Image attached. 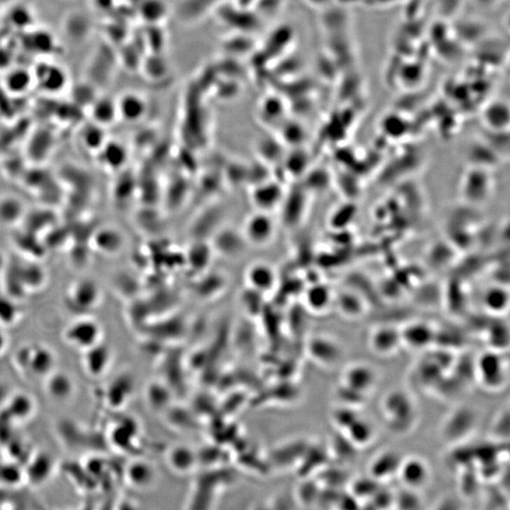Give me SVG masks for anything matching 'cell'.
<instances>
[{"instance_id":"ba28073f","label":"cell","mask_w":510,"mask_h":510,"mask_svg":"<svg viewBox=\"0 0 510 510\" xmlns=\"http://www.w3.org/2000/svg\"><path fill=\"white\" fill-rule=\"evenodd\" d=\"M101 326L90 318L73 321L64 331V339L76 349L87 350L101 343Z\"/></svg>"},{"instance_id":"2e32d148","label":"cell","mask_w":510,"mask_h":510,"mask_svg":"<svg viewBox=\"0 0 510 510\" xmlns=\"http://www.w3.org/2000/svg\"><path fill=\"white\" fill-rule=\"evenodd\" d=\"M101 290L91 281H80L70 288L69 301L79 311H90L101 302Z\"/></svg>"},{"instance_id":"4dcf8cb0","label":"cell","mask_w":510,"mask_h":510,"mask_svg":"<svg viewBox=\"0 0 510 510\" xmlns=\"http://www.w3.org/2000/svg\"><path fill=\"white\" fill-rule=\"evenodd\" d=\"M380 484L376 480L368 476L366 479H357L350 484V495L359 502H369L380 490Z\"/></svg>"},{"instance_id":"cb8c5ba5","label":"cell","mask_w":510,"mask_h":510,"mask_svg":"<svg viewBox=\"0 0 510 510\" xmlns=\"http://www.w3.org/2000/svg\"><path fill=\"white\" fill-rule=\"evenodd\" d=\"M34 83V73L24 67L10 69L4 79L5 87L13 94L25 93Z\"/></svg>"},{"instance_id":"6da1fadb","label":"cell","mask_w":510,"mask_h":510,"mask_svg":"<svg viewBox=\"0 0 510 510\" xmlns=\"http://www.w3.org/2000/svg\"><path fill=\"white\" fill-rule=\"evenodd\" d=\"M379 379V372L366 361L348 364L340 374L336 390L337 404L361 409L376 390Z\"/></svg>"},{"instance_id":"f1b7e54d","label":"cell","mask_w":510,"mask_h":510,"mask_svg":"<svg viewBox=\"0 0 510 510\" xmlns=\"http://www.w3.org/2000/svg\"><path fill=\"white\" fill-rule=\"evenodd\" d=\"M483 304L493 314H504L509 309V293L502 288H490L486 291Z\"/></svg>"},{"instance_id":"30bf717a","label":"cell","mask_w":510,"mask_h":510,"mask_svg":"<svg viewBox=\"0 0 510 510\" xmlns=\"http://www.w3.org/2000/svg\"><path fill=\"white\" fill-rule=\"evenodd\" d=\"M397 477L409 490L419 491L430 482V466L420 455H407L402 460Z\"/></svg>"},{"instance_id":"83f0119b","label":"cell","mask_w":510,"mask_h":510,"mask_svg":"<svg viewBox=\"0 0 510 510\" xmlns=\"http://www.w3.org/2000/svg\"><path fill=\"white\" fill-rule=\"evenodd\" d=\"M258 113L262 122L269 127H276V124L281 126L283 122L285 110L276 99L268 98L262 101Z\"/></svg>"},{"instance_id":"ffe728a7","label":"cell","mask_w":510,"mask_h":510,"mask_svg":"<svg viewBox=\"0 0 510 510\" xmlns=\"http://www.w3.org/2000/svg\"><path fill=\"white\" fill-rule=\"evenodd\" d=\"M118 118L126 122H139L148 112V104L142 96L136 93L123 94L117 101Z\"/></svg>"},{"instance_id":"44dd1931","label":"cell","mask_w":510,"mask_h":510,"mask_svg":"<svg viewBox=\"0 0 510 510\" xmlns=\"http://www.w3.org/2000/svg\"><path fill=\"white\" fill-rule=\"evenodd\" d=\"M85 352V368L86 371L94 376L104 374L109 368L111 357H112L109 348L99 343Z\"/></svg>"},{"instance_id":"9c48e42d","label":"cell","mask_w":510,"mask_h":510,"mask_svg":"<svg viewBox=\"0 0 510 510\" xmlns=\"http://www.w3.org/2000/svg\"><path fill=\"white\" fill-rule=\"evenodd\" d=\"M402 348L411 352H426L436 339V328L425 320H412L400 327Z\"/></svg>"},{"instance_id":"7402d4cb","label":"cell","mask_w":510,"mask_h":510,"mask_svg":"<svg viewBox=\"0 0 510 510\" xmlns=\"http://www.w3.org/2000/svg\"><path fill=\"white\" fill-rule=\"evenodd\" d=\"M334 296L329 288L323 285H316L307 290L306 307L316 314H323L334 306Z\"/></svg>"},{"instance_id":"d6986e66","label":"cell","mask_w":510,"mask_h":510,"mask_svg":"<svg viewBox=\"0 0 510 510\" xmlns=\"http://www.w3.org/2000/svg\"><path fill=\"white\" fill-rule=\"evenodd\" d=\"M334 306L342 318L350 320L362 318L368 312V304L358 294L345 291L334 297Z\"/></svg>"},{"instance_id":"e0dca14e","label":"cell","mask_w":510,"mask_h":510,"mask_svg":"<svg viewBox=\"0 0 510 510\" xmlns=\"http://www.w3.org/2000/svg\"><path fill=\"white\" fill-rule=\"evenodd\" d=\"M347 441L356 449H363L369 447L376 439L377 431L374 423L362 414L357 418L343 432Z\"/></svg>"},{"instance_id":"52a82bcc","label":"cell","mask_w":510,"mask_h":510,"mask_svg":"<svg viewBox=\"0 0 510 510\" xmlns=\"http://www.w3.org/2000/svg\"><path fill=\"white\" fill-rule=\"evenodd\" d=\"M369 352L377 357L395 355L402 348L400 327L390 325L374 326L367 337Z\"/></svg>"},{"instance_id":"277c9868","label":"cell","mask_w":510,"mask_h":510,"mask_svg":"<svg viewBox=\"0 0 510 510\" xmlns=\"http://www.w3.org/2000/svg\"><path fill=\"white\" fill-rule=\"evenodd\" d=\"M477 415L472 407L461 406L451 410L442 420L439 434L445 444L464 442L476 432Z\"/></svg>"},{"instance_id":"8fae6325","label":"cell","mask_w":510,"mask_h":510,"mask_svg":"<svg viewBox=\"0 0 510 510\" xmlns=\"http://www.w3.org/2000/svg\"><path fill=\"white\" fill-rule=\"evenodd\" d=\"M277 280L276 269L267 262H255L245 271L248 288L261 295L272 292L276 288Z\"/></svg>"},{"instance_id":"8992f818","label":"cell","mask_w":510,"mask_h":510,"mask_svg":"<svg viewBox=\"0 0 510 510\" xmlns=\"http://www.w3.org/2000/svg\"><path fill=\"white\" fill-rule=\"evenodd\" d=\"M307 353L313 362L325 369H334L341 362L344 349L336 337L316 334L309 340Z\"/></svg>"},{"instance_id":"f35d334b","label":"cell","mask_w":510,"mask_h":510,"mask_svg":"<svg viewBox=\"0 0 510 510\" xmlns=\"http://www.w3.org/2000/svg\"><path fill=\"white\" fill-rule=\"evenodd\" d=\"M4 261L3 257H2L1 255H0V271H1V269L3 268Z\"/></svg>"},{"instance_id":"4fadbf2b","label":"cell","mask_w":510,"mask_h":510,"mask_svg":"<svg viewBox=\"0 0 510 510\" xmlns=\"http://www.w3.org/2000/svg\"><path fill=\"white\" fill-rule=\"evenodd\" d=\"M18 359V364L27 369L26 371L31 372L35 376L47 375L54 364L52 353L44 347L26 348L19 353Z\"/></svg>"},{"instance_id":"d4e9b609","label":"cell","mask_w":510,"mask_h":510,"mask_svg":"<svg viewBox=\"0 0 510 510\" xmlns=\"http://www.w3.org/2000/svg\"><path fill=\"white\" fill-rule=\"evenodd\" d=\"M99 153L102 164L112 170H118L125 166L128 158L125 147L118 142L107 141Z\"/></svg>"},{"instance_id":"74e56055","label":"cell","mask_w":510,"mask_h":510,"mask_svg":"<svg viewBox=\"0 0 510 510\" xmlns=\"http://www.w3.org/2000/svg\"><path fill=\"white\" fill-rule=\"evenodd\" d=\"M12 57L9 51L5 50V48H0V69H5L9 67L10 63H12Z\"/></svg>"},{"instance_id":"d6a6232c","label":"cell","mask_w":510,"mask_h":510,"mask_svg":"<svg viewBox=\"0 0 510 510\" xmlns=\"http://www.w3.org/2000/svg\"><path fill=\"white\" fill-rule=\"evenodd\" d=\"M509 407L500 410L496 414L490 425V436L495 439H507L509 434Z\"/></svg>"},{"instance_id":"5b68a950","label":"cell","mask_w":510,"mask_h":510,"mask_svg":"<svg viewBox=\"0 0 510 510\" xmlns=\"http://www.w3.org/2000/svg\"><path fill=\"white\" fill-rule=\"evenodd\" d=\"M276 234V221L271 213L256 210L246 218L242 227V237L245 243L253 247H266Z\"/></svg>"},{"instance_id":"d590c367","label":"cell","mask_w":510,"mask_h":510,"mask_svg":"<svg viewBox=\"0 0 510 510\" xmlns=\"http://www.w3.org/2000/svg\"><path fill=\"white\" fill-rule=\"evenodd\" d=\"M20 317V310L16 307L15 302L8 299H0V323L4 325H13Z\"/></svg>"},{"instance_id":"8d00e7d4","label":"cell","mask_w":510,"mask_h":510,"mask_svg":"<svg viewBox=\"0 0 510 510\" xmlns=\"http://www.w3.org/2000/svg\"><path fill=\"white\" fill-rule=\"evenodd\" d=\"M10 22H13V25L17 28H26V27L28 28L34 22V18L28 9L19 7L13 10L12 15H10Z\"/></svg>"},{"instance_id":"e575fe53","label":"cell","mask_w":510,"mask_h":510,"mask_svg":"<svg viewBox=\"0 0 510 510\" xmlns=\"http://www.w3.org/2000/svg\"><path fill=\"white\" fill-rule=\"evenodd\" d=\"M418 491L409 490L402 493L399 497L394 496V506L398 507L400 510H418L420 507V502L417 498Z\"/></svg>"},{"instance_id":"5bb4252c","label":"cell","mask_w":510,"mask_h":510,"mask_svg":"<svg viewBox=\"0 0 510 510\" xmlns=\"http://www.w3.org/2000/svg\"><path fill=\"white\" fill-rule=\"evenodd\" d=\"M34 83L42 91L58 94L67 83V75L63 67L53 64H40L34 72Z\"/></svg>"},{"instance_id":"603a6c76","label":"cell","mask_w":510,"mask_h":510,"mask_svg":"<svg viewBox=\"0 0 510 510\" xmlns=\"http://www.w3.org/2000/svg\"><path fill=\"white\" fill-rule=\"evenodd\" d=\"M91 117L94 123L104 128L111 125L118 118L117 101L109 98L94 99L91 107Z\"/></svg>"},{"instance_id":"1f68e13d","label":"cell","mask_w":510,"mask_h":510,"mask_svg":"<svg viewBox=\"0 0 510 510\" xmlns=\"http://www.w3.org/2000/svg\"><path fill=\"white\" fill-rule=\"evenodd\" d=\"M73 384L66 375L58 374L50 377L48 383V394L53 398L63 400L71 395Z\"/></svg>"},{"instance_id":"7c38bea8","label":"cell","mask_w":510,"mask_h":510,"mask_svg":"<svg viewBox=\"0 0 510 510\" xmlns=\"http://www.w3.org/2000/svg\"><path fill=\"white\" fill-rule=\"evenodd\" d=\"M403 458V455L392 449H385L377 453L369 461L368 476L381 484L397 477Z\"/></svg>"},{"instance_id":"ac0fdd59","label":"cell","mask_w":510,"mask_h":510,"mask_svg":"<svg viewBox=\"0 0 510 510\" xmlns=\"http://www.w3.org/2000/svg\"><path fill=\"white\" fill-rule=\"evenodd\" d=\"M166 460L169 469L178 474H187L198 465L199 455L193 447L179 444L169 448Z\"/></svg>"},{"instance_id":"836d02e7","label":"cell","mask_w":510,"mask_h":510,"mask_svg":"<svg viewBox=\"0 0 510 510\" xmlns=\"http://www.w3.org/2000/svg\"><path fill=\"white\" fill-rule=\"evenodd\" d=\"M22 213V205L18 199L4 198L0 201V221L4 223H13L20 218Z\"/></svg>"},{"instance_id":"7a4b0ae2","label":"cell","mask_w":510,"mask_h":510,"mask_svg":"<svg viewBox=\"0 0 510 510\" xmlns=\"http://www.w3.org/2000/svg\"><path fill=\"white\" fill-rule=\"evenodd\" d=\"M379 412L385 427L396 436L412 433L420 420L419 404L412 392L404 388L385 392L380 400Z\"/></svg>"},{"instance_id":"f546056e","label":"cell","mask_w":510,"mask_h":510,"mask_svg":"<svg viewBox=\"0 0 510 510\" xmlns=\"http://www.w3.org/2000/svg\"><path fill=\"white\" fill-rule=\"evenodd\" d=\"M104 127L96 123L89 124L83 129L80 140L88 150L99 153L107 142Z\"/></svg>"},{"instance_id":"4316f807","label":"cell","mask_w":510,"mask_h":510,"mask_svg":"<svg viewBox=\"0 0 510 510\" xmlns=\"http://www.w3.org/2000/svg\"><path fill=\"white\" fill-rule=\"evenodd\" d=\"M94 243L101 252L115 255L122 249L124 237L117 229L106 228L97 234Z\"/></svg>"},{"instance_id":"9a60e30c","label":"cell","mask_w":510,"mask_h":510,"mask_svg":"<svg viewBox=\"0 0 510 510\" xmlns=\"http://www.w3.org/2000/svg\"><path fill=\"white\" fill-rule=\"evenodd\" d=\"M250 201L256 210L271 213L283 201V190L276 182L261 183L256 185L250 193Z\"/></svg>"},{"instance_id":"3957f363","label":"cell","mask_w":510,"mask_h":510,"mask_svg":"<svg viewBox=\"0 0 510 510\" xmlns=\"http://www.w3.org/2000/svg\"><path fill=\"white\" fill-rule=\"evenodd\" d=\"M472 369L476 382L488 392H498L509 384V363L498 350L490 349L477 356Z\"/></svg>"},{"instance_id":"484cf974","label":"cell","mask_w":510,"mask_h":510,"mask_svg":"<svg viewBox=\"0 0 510 510\" xmlns=\"http://www.w3.org/2000/svg\"><path fill=\"white\" fill-rule=\"evenodd\" d=\"M157 477V469L148 461H137L129 468V479L140 488L153 487Z\"/></svg>"}]
</instances>
